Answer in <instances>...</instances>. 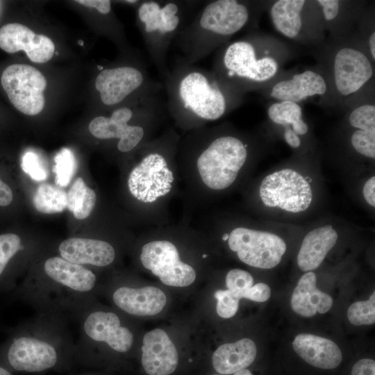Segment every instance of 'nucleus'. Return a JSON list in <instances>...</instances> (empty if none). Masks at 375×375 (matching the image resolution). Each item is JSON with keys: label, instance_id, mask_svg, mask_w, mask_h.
<instances>
[{"label": "nucleus", "instance_id": "34", "mask_svg": "<svg viewBox=\"0 0 375 375\" xmlns=\"http://www.w3.org/2000/svg\"><path fill=\"white\" fill-rule=\"evenodd\" d=\"M253 285L252 276L247 271L240 269L230 270L226 276L227 290L235 294L242 293Z\"/></svg>", "mask_w": 375, "mask_h": 375}, {"label": "nucleus", "instance_id": "8", "mask_svg": "<svg viewBox=\"0 0 375 375\" xmlns=\"http://www.w3.org/2000/svg\"><path fill=\"white\" fill-rule=\"evenodd\" d=\"M178 144L173 131L144 144L141 157L128 178V188L137 200L151 203L169 194L174 180L169 165Z\"/></svg>", "mask_w": 375, "mask_h": 375}, {"label": "nucleus", "instance_id": "25", "mask_svg": "<svg viewBox=\"0 0 375 375\" xmlns=\"http://www.w3.org/2000/svg\"><path fill=\"white\" fill-rule=\"evenodd\" d=\"M355 130L351 135V144L359 154L375 158V106L364 104L353 110L349 117Z\"/></svg>", "mask_w": 375, "mask_h": 375}, {"label": "nucleus", "instance_id": "47", "mask_svg": "<svg viewBox=\"0 0 375 375\" xmlns=\"http://www.w3.org/2000/svg\"><path fill=\"white\" fill-rule=\"evenodd\" d=\"M97 68H98V69H99V70H102V69H103V66L98 65V66H97Z\"/></svg>", "mask_w": 375, "mask_h": 375}, {"label": "nucleus", "instance_id": "3", "mask_svg": "<svg viewBox=\"0 0 375 375\" xmlns=\"http://www.w3.org/2000/svg\"><path fill=\"white\" fill-rule=\"evenodd\" d=\"M99 289L91 269L53 256L10 294L12 300L26 303L36 312H62L71 318L78 308L95 300Z\"/></svg>", "mask_w": 375, "mask_h": 375}, {"label": "nucleus", "instance_id": "9", "mask_svg": "<svg viewBox=\"0 0 375 375\" xmlns=\"http://www.w3.org/2000/svg\"><path fill=\"white\" fill-rule=\"evenodd\" d=\"M278 68L274 58H258L257 45L253 39L248 38L220 47L215 56L212 71L242 92L271 79Z\"/></svg>", "mask_w": 375, "mask_h": 375}, {"label": "nucleus", "instance_id": "20", "mask_svg": "<svg viewBox=\"0 0 375 375\" xmlns=\"http://www.w3.org/2000/svg\"><path fill=\"white\" fill-rule=\"evenodd\" d=\"M292 347L303 360L321 369L336 368L342 360L341 350L337 344L313 334L297 335L292 342Z\"/></svg>", "mask_w": 375, "mask_h": 375}, {"label": "nucleus", "instance_id": "7", "mask_svg": "<svg viewBox=\"0 0 375 375\" xmlns=\"http://www.w3.org/2000/svg\"><path fill=\"white\" fill-rule=\"evenodd\" d=\"M71 318L77 322L79 331L74 355L88 359L101 351L126 354L133 346L132 330L117 313L101 307L95 300L78 308Z\"/></svg>", "mask_w": 375, "mask_h": 375}, {"label": "nucleus", "instance_id": "12", "mask_svg": "<svg viewBox=\"0 0 375 375\" xmlns=\"http://www.w3.org/2000/svg\"><path fill=\"white\" fill-rule=\"evenodd\" d=\"M222 239L228 242L229 249L236 253L242 262L260 269H272L278 265L287 249L285 241L279 235L243 226L225 233Z\"/></svg>", "mask_w": 375, "mask_h": 375}, {"label": "nucleus", "instance_id": "37", "mask_svg": "<svg viewBox=\"0 0 375 375\" xmlns=\"http://www.w3.org/2000/svg\"><path fill=\"white\" fill-rule=\"evenodd\" d=\"M351 375H375V361L369 358L357 361L352 367Z\"/></svg>", "mask_w": 375, "mask_h": 375}, {"label": "nucleus", "instance_id": "19", "mask_svg": "<svg viewBox=\"0 0 375 375\" xmlns=\"http://www.w3.org/2000/svg\"><path fill=\"white\" fill-rule=\"evenodd\" d=\"M58 251L62 258L85 267L109 266L116 257L115 249L110 242L88 238L66 239L58 245Z\"/></svg>", "mask_w": 375, "mask_h": 375}, {"label": "nucleus", "instance_id": "23", "mask_svg": "<svg viewBox=\"0 0 375 375\" xmlns=\"http://www.w3.org/2000/svg\"><path fill=\"white\" fill-rule=\"evenodd\" d=\"M327 90L324 78L318 73L306 70L292 78L276 83L270 96L279 101L298 103L315 95H322Z\"/></svg>", "mask_w": 375, "mask_h": 375}, {"label": "nucleus", "instance_id": "18", "mask_svg": "<svg viewBox=\"0 0 375 375\" xmlns=\"http://www.w3.org/2000/svg\"><path fill=\"white\" fill-rule=\"evenodd\" d=\"M115 307L133 316H151L158 314L166 305L165 294L153 286L135 288L126 285L113 287L109 292Z\"/></svg>", "mask_w": 375, "mask_h": 375}, {"label": "nucleus", "instance_id": "42", "mask_svg": "<svg viewBox=\"0 0 375 375\" xmlns=\"http://www.w3.org/2000/svg\"><path fill=\"white\" fill-rule=\"evenodd\" d=\"M283 138L286 143L292 148H298L301 145V140L291 127L284 128Z\"/></svg>", "mask_w": 375, "mask_h": 375}, {"label": "nucleus", "instance_id": "27", "mask_svg": "<svg viewBox=\"0 0 375 375\" xmlns=\"http://www.w3.org/2000/svg\"><path fill=\"white\" fill-rule=\"evenodd\" d=\"M304 0H279L270 9V16L276 29L285 37H297L302 26L301 13Z\"/></svg>", "mask_w": 375, "mask_h": 375}, {"label": "nucleus", "instance_id": "13", "mask_svg": "<svg viewBox=\"0 0 375 375\" xmlns=\"http://www.w3.org/2000/svg\"><path fill=\"white\" fill-rule=\"evenodd\" d=\"M1 81L10 101L21 112L35 115L42 110L47 81L38 69L24 64L11 65L3 72Z\"/></svg>", "mask_w": 375, "mask_h": 375}, {"label": "nucleus", "instance_id": "41", "mask_svg": "<svg viewBox=\"0 0 375 375\" xmlns=\"http://www.w3.org/2000/svg\"><path fill=\"white\" fill-rule=\"evenodd\" d=\"M13 198L10 188L0 179V206L9 205Z\"/></svg>", "mask_w": 375, "mask_h": 375}, {"label": "nucleus", "instance_id": "28", "mask_svg": "<svg viewBox=\"0 0 375 375\" xmlns=\"http://www.w3.org/2000/svg\"><path fill=\"white\" fill-rule=\"evenodd\" d=\"M269 119L275 124L290 127L298 135L308 131V124L302 118L301 106L294 102L283 101L272 103L267 110Z\"/></svg>", "mask_w": 375, "mask_h": 375}, {"label": "nucleus", "instance_id": "22", "mask_svg": "<svg viewBox=\"0 0 375 375\" xmlns=\"http://www.w3.org/2000/svg\"><path fill=\"white\" fill-rule=\"evenodd\" d=\"M317 276L307 272L299 279L291 297L292 310L304 317H311L317 312H327L333 306V299L316 287Z\"/></svg>", "mask_w": 375, "mask_h": 375}, {"label": "nucleus", "instance_id": "43", "mask_svg": "<svg viewBox=\"0 0 375 375\" xmlns=\"http://www.w3.org/2000/svg\"><path fill=\"white\" fill-rule=\"evenodd\" d=\"M369 45L371 56L374 60H375V32H373L369 37Z\"/></svg>", "mask_w": 375, "mask_h": 375}, {"label": "nucleus", "instance_id": "4", "mask_svg": "<svg viewBox=\"0 0 375 375\" xmlns=\"http://www.w3.org/2000/svg\"><path fill=\"white\" fill-rule=\"evenodd\" d=\"M250 8L238 0L203 1L174 40L175 65H194L224 45L249 22Z\"/></svg>", "mask_w": 375, "mask_h": 375}, {"label": "nucleus", "instance_id": "32", "mask_svg": "<svg viewBox=\"0 0 375 375\" xmlns=\"http://www.w3.org/2000/svg\"><path fill=\"white\" fill-rule=\"evenodd\" d=\"M347 318L355 326L372 325L375 323V293L368 300L353 303L347 310Z\"/></svg>", "mask_w": 375, "mask_h": 375}, {"label": "nucleus", "instance_id": "30", "mask_svg": "<svg viewBox=\"0 0 375 375\" xmlns=\"http://www.w3.org/2000/svg\"><path fill=\"white\" fill-rule=\"evenodd\" d=\"M33 202L36 210L40 212H60L67 208V193L58 186L43 183L37 188Z\"/></svg>", "mask_w": 375, "mask_h": 375}, {"label": "nucleus", "instance_id": "5", "mask_svg": "<svg viewBox=\"0 0 375 375\" xmlns=\"http://www.w3.org/2000/svg\"><path fill=\"white\" fill-rule=\"evenodd\" d=\"M181 147L194 160L202 183L215 191L233 184L249 156L246 140L223 128L195 129Z\"/></svg>", "mask_w": 375, "mask_h": 375}, {"label": "nucleus", "instance_id": "24", "mask_svg": "<svg viewBox=\"0 0 375 375\" xmlns=\"http://www.w3.org/2000/svg\"><path fill=\"white\" fill-rule=\"evenodd\" d=\"M256 353L254 342L249 338H242L219 346L212 354V366L220 374H232L250 366Z\"/></svg>", "mask_w": 375, "mask_h": 375}, {"label": "nucleus", "instance_id": "2", "mask_svg": "<svg viewBox=\"0 0 375 375\" xmlns=\"http://www.w3.org/2000/svg\"><path fill=\"white\" fill-rule=\"evenodd\" d=\"M66 314L36 312L8 330L0 347V362L10 371L40 372L74 355L75 342Z\"/></svg>", "mask_w": 375, "mask_h": 375}, {"label": "nucleus", "instance_id": "6", "mask_svg": "<svg viewBox=\"0 0 375 375\" xmlns=\"http://www.w3.org/2000/svg\"><path fill=\"white\" fill-rule=\"evenodd\" d=\"M203 1L145 0L137 5V20L150 60L161 78L169 72L167 56L174 40Z\"/></svg>", "mask_w": 375, "mask_h": 375}, {"label": "nucleus", "instance_id": "44", "mask_svg": "<svg viewBox=\"0 0 375 375\" xmlns=\"http://www.w3.org/2000/svg\"><path fill=\"white\" fill-rule=\"evenodd\" d=\"M0 375H12L10 370L0 362Z\"/></svg>", "mask_w": 375, "mask_h": 375}, {"label": "nucleus", "instance_id": "46", "mask_svg": "<svg viewBox=\"0 0 375 375\" xmlns=\"http://www.w3.org/2000/svg\"><path fill=\"white\" fill-rule=\"evenodd\" d=\"M78 44L81 46H83V41L82 40H79L78 41Z\"/></svg>", "mask_w": 375, "mask_h": 375}, {"label": "nucleus", "instance_id": "17", "mask_svg": "<svg viewBox=\"0 0 375 375\" xmlns=\"http://www.w3.org/2000/svg\"><path fill=\"white\" fill-rule=\"evenodd\" d=\"M141 363L149 375H169L178 363L177 349L161 328L146 333L142 338Z\"/></svg>", "mask_w": 375, "mask_h": 375}, {"label": "nucleus", "instance_id": "45", "mask_svg": "<svg viewBox=\"0 0 375 375\" xmlns=\"http://www.w3.org/2000/svg\"><path fill=\"white\" fill-rule=\"evenodd\" d=\"M212 375H222V374H212ZM233 375H253V374L247 369H244L241 371L237 372Z\"/></svg>", "mask_w": 375, "mask_h": 375}, {"label": "nucleus", "instance_id": "33", "mask_svg": "<svg viewBox=\"0 0 375 375\" xmlns=\"http://www.w3.org/2000/svg\"><path fill=\"white\" fill-rule=\"evenodd\" d=\"M217 302V313L223 318H230L235 315L239 307L240 299L228 290H218L215 292Z\"/></svg>", "mask_w": 375, "mask_h": 375}, {"label": "nucleus", "instance_id": "10", "mask_svg": "<svg viewBox=\"0 0 375 375\" xmlns=\"http://www.w3.org/2000/svg\"><path fill=\"white\" fill-rule=\"evenodd\" d=\"M95 88L101 103L108 107L163 91L162 83L152 78L142 62L103 67L96 78Z\"/></svg>", "mask_w": 375, "mask_h": 375}, {"label": "nucleus", "instance_id": "40", "mask_svg": "<svg viewBox=\"0 0 375 375\" xmlns=\"http://www.w3.org/2000/svg\"><path fill=\"white\" fill-rule=\"evenodd\" d=\"M362 195L365 201L372 208L375 207V176L369 177L364 183Z\"/></svg>", "mask_w": 375, "mask_h": 375}, {"label": "nucleus", "instance_id": "14", "mask_svg": "<svg viewBox=\"0 0 375 375\" xmlns=\"http://www.w3.org/2000/svg\"><path fill=\"white\" fill-rule=\"evenodd\" d=\"M140 259L143 267L166 285L187 287L196 279L194 269L181 260L176 247L168 240H154L145 244L142 247Z\"/></svg>", "mask_w": 375, "mask_h": 375}, {"label": "nucleus", "instance_id": "26", "mask_svg": "<svg viewBox=\"0 0 375 375\" xmlns=\"http://www.w3.org/2000/svg\"><path fill=\"white\" fill-rule=\"evenodd\" d=\"M26 249L19 235L12 233L0 235V294H10L17 286V276L11 267Z\"/></svg>", "mask_w": 375, "mask_h": 375}, {"label": "nucleus", "instance_id": "1", "mask_svg": "<svg viewBox=\"0 0 375 375\" xmlns=\"http://www.w3.org/2000/svg\"><path fill=\"white\" fill-rule=\"evenodd\" d=\"M161 83L167 112L184 129L217 120L241 101L240 90L195 65H174Z\"/></svg>", "mask_w": 375, "mask_h": 375}, {"label": "nucleus", "instance_id": "15", "mask_svg": "<svg viewBox=\"0 0 375 375\" xmlns=\"http://www.w3.org/2000/svg\"><path fill=\"white\" fill-rule=\"evenodd\" d=\"M0 48L8 53L23 50L33 62L49 60L54 53L53 41L46 35L35 34L27 26L17 23L0 28Z\"/></svg>", "mask_w": 375, "mask_h": 375}, {"label": "nucleus", "instance_id": "16", "mask_svg": "<svg viewBox=\"0 0 375 375\" xmlns=\"http://www.w3.org/2000/svg\"><path fill=\"white\" fill-rule=\"evenodd\" d=\"M333 72L336 89L342 96L357 92L373 75L368 58L362 51L350 47L337 52Z\"/></svg>", "mask_w": 375, "mask_h": 375}, {"label": "nucleus", "instance_id": "36", "mask_svg": "<svg viewBox=\"0 0 375 375\" xmlns=\"http://www.w3.org/2000/svg\"><path fill=\"white\" fill-rule=\"evenodd\" d=\"M239 299H247L253 301L264 302L269 299L271 290L269 285L264 283H258L245 292L239 294L233 293Z\"/></svg>", "mask_w": 375, "mask_h": 375}, {"label": "nucleus", "instance_id": "39", "mask_svg": "<svg viewBox=\"0 0 375 375\" xmlns=\"http://www.w3.org/2000/svg\"><path fill=\"white\" fill-rule=\"evenodd\" d=\"M76 2L89 8H94L101 14H107L111 11V1L109 0H78Z\"/></svg>", "mask_w": 375, "mask_h": 375}, {"label": "nucleus", "instance_id": "29", "mask_svg": "<svg viewBox=\"0 0 375 375\" xmlns=\"http://www.w3.org/2000/svg\"><path fill=\"white\" fill-rule=\"evenodd\" d=\"M67 208L78 219L87 218L96 203V194L81 177H78L67 193Z\"/></svg>", "mask_w": 375, "mask_h": 375}, {"label": "nucleus", "instance_id": "31", "mask_svg": "<svg viewBox=\"0 0 375 375\" xmlns=\"http://www.w3.org/2000/svg\"><path fill=\"white\" fill-rule=\"evenodd\" d=\"M56 174L55 182L60 188L68 185L76 173V164L72 152L67 149H62L54 158Z\"/></svg>", "mask_w": 375, "mask_h": 375}, {"label": "nucleus", "instance_id": "21", "mask_svg": "<svg viewBox=\"0 0 375 375\" xmlns=\"http://www.w3.org/2000/svg\"><path fill=\"white\" fill-rule=\"evenodd\" d=\"M338 238L337 231L331 224L317 227L303 238L297 255V265L303 272H311L324 261Z\"/></svg>", "mask_w": 375, "mask_h": 375}, {"label": "nucleus", "instance_id": "11", "mask_svg": "<svg viewBox=\"0 0 375 375\" xmlns=\"http://www.w3.org/2000/svg\"><path fill=\"white\" fill-rule=\"evenodd\" d=\"M258 194L265 206L289 213L306 211L313 199L308 178L291 168L267 175L260 183Z\"/></svg>", "mask_w": 375, "mask_h": 375}, {"label": "nucleus", "instance_id": "35", "mask_svg": "<svg viewBox=\"0 0 375 375\" xmlns=\"http://www.w3.org/2000/svg\"><path fill=\"white\" fill-rule=\"evenodd\" d=\"M22 169L33 180L42 181L47 178V171L40 158L33 152H26L22 160Z\"/></svg>", "mask_w": 375, "mask_h": 375}, {"label": "nucleus", "instance_id": "38", "mask_svg": "<svg viewBox=\"0 0 375 375\" xmlns=\"http://www.w3.org/2000/svg\"><path fill=\"white\" fill-rule=\"evenodd\" d=\"M322 7L324 16L328 21L334 19L338 15L340 1L337 0H318Z\"/></svg>", "mask_w": 375, "mask_h": 375}]
</instances>
